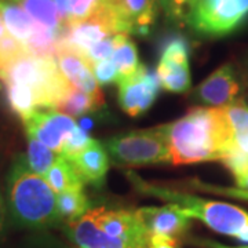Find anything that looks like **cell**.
<instances>
[{
    "label": "cell",
    "mask_w": 248,
    "mask_h": 248,
    "mask_svg": "<svg viewBox=\"0 0 248 248\" xmlns=\"http://www.w3.org/2000/svg\"><path fill=\"white\" fill-rule=\"evenodd\" d=\"M105 148L117 164L128 167L171 163L164 125L138 130L109 138Z\"/></svg>",
    "instance_id": "cell-5"
},
{
    "label": "cell",
    "mask_w": 248,
    "mask_h": 248,
    "mask_svg": "<svg viewBox=\"0 0 248 248\" xmlns=\"http://www.w3.org/2000/svg\"><path fill=\"white\" fill-rule=\"evenodd\" d=\"M149 234L167 236L179 240L189 229L190 218L175 204L163 207H141L135 210Z\"/></svg>",
    "instance_id": "cell-11"
},
{
    "label": "cell",
    "mask_w": 248,
    "mask_h": 248,
    "mask_svg": "<svg viewBox=\"0 0 248 248\" xmlns=\"http://www.w3.org/2000/svg\"><path fill=\"white\" fill-rule=\"evenodd\" d=\"M157 3H159L160 7L164 10V13H166V16H167V13H169V10H170V3H171V0H157Z\"/></svg>",
    "instance_id": "cell-35"
},
{
    "label": "cell",
    "mask_w": 248,
    "mask_h": 248,
    "mask_svg": "<svg viewBox=\"0 0 248 248\" xmlns=\"http://www.w3.org/2000/svg\"><path fill=\"white\" fill-rule=\"evenodd\" d=\"M57 63L62 75L69 80L72 86L89 94L101 107L104 105V94L93 75L91 65L83 54L75 51L69 47L60 46L57 54Z\"/></svg>",
    "instance_id": "cell-12"
},
{
    "label": "cell",
    "mask_w": 248,
    "mask_h": 248,
    "mask_svg": "<svg viewBox=\"0 0 248 248\" xmlns=\"http://www.w3.org/2000/svg\"><path fill=\"white\" fill-rule=\"evenodd\" d=\"M28 138H33L61 155L69 134L78 127L73 117L54 108H39L24 120Z\"/></svg>",
    "instance_id": "cell-8"
},
{
    "label": "cell",
    "mask_w": 248,
    "mask_h": 248,
    "mask_svg": "<svg viewBox=\"0 0 248 248\" xmlns=\"http://www.w3.org/2000/svg\"><path fill=\"white\" fill-rule=\"evenodd\" d=\"M222 164L232 172L236 182V187L248 192V156H231L225 159V161H222Z\"/></svg>",
    "instance_id": "cell-25"
},
{
    "label": "cell",
    "mask_w": 248,
    "mask_h": 248,
    "mask_svg": "<svg viewBox=\"0 0 248 248\" xmlns=\"http://www.w3.org/2000/svg\"><path fill=\"white\" fill-rule=\"evenodd\" d=\"M19 6L27 11L36 22L53 31H60L62 18L53 0H18Z\"/></svg>",
    "instance_id": "cell-19"
},
{
    "label": "cell",
    "mask_w": 248,
    "mask_h": 248,
    "mask_svg": "<svg viewBox=\"0 0 248 248\" xmlns=\"http://www.w3.org/2000/svg\"><path fill=\"white\" fill-rule=\"evenodd\" d=\"M193 0H171L167 17L172 21H185Z\"/></svg>",
    "instance_id": "cell-30"
},
{
    "label": "cell",
    "mask_w": 248,
    "mask_h": 248,
    "mask_svg": "<svg viewBox=\"0 0 248 248\" xmlns=\"http://www.w3.org/2000/svg\"><path fill=\"white\" fill-rule=\"evenodd\" d=\"M115 40L116 45L112 61L115 62L116 68L120 75V80H122L124 78L131 76L133 73L138 71L141 63H140L137 45L130 39V36L127 33H117L115 35Z\"/></svg>",
    "instance_id": "cell-18"
},
{
    "label": "cell",
    "mask_w": 248,
    "mask_h": 248,
    "mask_svg": "<svg viewBox=\"0 0 248 248\" xmlns=\"http://www.w3.org/2000/svg\"><path fill=\"white\" fill-rule=\"evenodd\" d=\"M68 236L78 248H148L151 234L128 210L98 207L68 222Z\"/></svg>",
    "instance_id": "cell-2"
},
{
    "label": "cell",
    "mask_w": 248,
    "mask_h": 248,
    "mask_svg": "<svg viewBox=\"0 0 248 248\" xmlns=\"http://www.w3.org/2000/svg\"><path fill=\"white\" fill-rule=\"evenodd\" d=\"M248 19V0H193L185 22L204 36L233 33Z\"/></svg>",
    "instance_id": "cell-6"
},
{
    "label": "cell",
    "mask_w": 248,
    "mask_h": 248,
    "mask_svg": "<svg viewBox=\"0 0 248 248\" xmlns=\"http://www.w3.org/2000/svg\"><path fill=\"white\" fill-rule=\"evenodd\" d=\"M4 223H6V202L0 192V234L4 229Z\"/></svg>",
    "instance_id": "cell-33"
},
{
    "label": "cell",
    "mask_w": 248,
    "mask_h": 248,
    "mask_svg": "<svg viewBox=\"0 0 248 248\" xmlns=\"http://www.w3.org/2000/svg\"><path fill=\"white\" fill-rule=\"evenodd\" d=\"M7 197L13 218L22 226L47 228L61 222L57 193L45 178L29 167L25 156H19L11 166Z\"/></svg>",
    "instance_id": "cell-3"
},
{
    "label": "cell",
    "mask_w": 248,
    "mask_h": 248,
    "mask_svg": "<svg viewBox=\"0 0 248 248\" xmlns=\"http://www.w3.org/2000/svg\"><path fill=\"white\" fill-rule=\"evenodd\" d=\"M69 160L79 171L84 184L94 187L102 186L109 170V153L101 142L91 140L84 149Z\"/></svg>",
    "instance_id": "cell-13"
},
{
    "label": "cell",
    "mask_w": 248,
    "mask_h": 248,
    "mask_svg": "<svg viewBox=\"0 0 248 248\" xmlns=\"http://www.w3.org/2000/svg\"><path fill=\"white\" fill-rule=\"evenodd\" d=\"M25 55H28V51L24 43L9 33L0 39V79L4 80L10 66Z\"/></svg>",
    "instance_id": "cell-24"
},
{
    "label": "cell",
    "mask_w": 248,
    "mask_h": 248,
    "mask_svg": "<svg viewBox=\"0 0 248 248\" xmlns=\"http://www.w3.org/2000/svg\"><path fill=\"white\" fill-rule=\"evenodd\" d=\"M13 1H18V0H13Z\"/></svg>",
    "instance_id": "cell-38"
},
{
    "label": "cell",
    "mask_w": 248,
    "mask_h": 248,
    "mask_svg": "<svg viewBox=\"0 0 248 248\" xmlns=\"http://www.w3.org/2000/svg\"><path fill=\"white\" fill-rule=\"evenodd\" d=\"M148 248H181V246H179V240L167 237V236L152 234Z\"/></svg>",
    "instance_id": "cell-31"
},
{
    "label": "cell",
    "mask_w": 248,
    "mask_h": 248,
    "mask_svg": "<svg viewBox=\"0 0 248 248\" xmlns=\"http://www.w3.org/2000/svg\"><path fill=\"white\" fill-rule=\"evenodd\" d=\"M247 78H248V60H247Z\"/></svg>",
    "instance_id": "cell-37"
},
{
    "label": "cell",
    "mask_w": 248,
    "mask_h": 248,
    "mask_svg": "<svg viewBox=\"0 0 248 248\" xmlns=\"http://www.w3.org/2000/svg\"><path fill=\"white\" fill-rule=\"evenodd\" d=\"M202 244L207 248H248V244L247 246H240V247H229V246H223V244H219L217 241H208V240H204Z\"/></svg>",
    "instance_id": "cell-34"
},
{
    "label": "cell",
    "mask_w": 248,
    "mask_h": 248,
    "mask_svg": "<svg viewBox=\"0 0 248 248\" xmlns=\"http://www.w3.org/2000/svg\"><path fill=\"white\" fill-rule=\"evenodd\" d=\"M127 175L142 193L155 196L170 204H175L190 219H199L214 232L248 244V213L246 210L233 204L205 200L197 196L172 190L170 187L148 184L131 172Z\"/></svg>",
    "instance_id": "cell-4"
},
{
    "label": "cell",
    "mask_w": 248,
    "mask_h": 248,
    "mask_svg": "<svg viewBox=\"0 0 248 248\" xmlns=\"http://www.w3.org/2000/svg\"><path fill=\"white\" fill-rule=\"evenodd\" d=\"M89 199L83 190H69L57 195V208L61 221L71 222L89 211Z\"/></svg>",
    "instance_id": "cell-20"
},
{
    "label": "cell",
    "mask_w": 248,
    "mask_h": 248,
    "mask_svg": "<svg viewBox=\"0 0 248 248\" xmlns=\"http://www.w3.org/2000/svg\"><path fill=\"white\" fill-rule=\"evenodd\" d=\"M0 13L6 29L18 42L25 43L33 33L36 21L17 3L0 0Z\"/></svg>",
    "instance_id": "cell-16"
},
{
    "label": "cell",
    "mask_w": 248,
    "mask_h": 248,
    "mask_svg": "<svg viewBox=\"0 0 248 248\" xmlns=\"http://www.w3.org/2000/svg\"><path fill=\"white\" fill-rule=\"evenodd\" d=\"M57 157L58 155L50 148H47L33 138H28L27 161L29 167L33 170L36 174L45 177L46 172L53 166Z\"/></svg>",
    "instance_id": "cell-23"
},
{
    "label": "cell",
    "mask_w": 248,
    "mask_h": 248,
    "mask_svg": "<svg viewBox=\"0 0 248 248\" xmlns=\"http://www.w3.org/2000/svg\"><path fill=\"white\" fill-rule=\"evenodd\" d=\"M43 178L57 195L69 190L84 189V181L80 177L79 171L76 170L72 160L61 155H58L57 160L54 161V164L48 169Z\"/></svg>",
    "instance_id": "cell-15"
},
{
    "label": "cell",
    "mask_w": 248,
    "mask_h": 248,
    "mask_svg": "<svg viewBox=\"0 0 248 248\" xmlns=\"http://www.w3.org/2000/svg\"><path fill=\"white\" fill-rule=\"evenodd\" d=\"M104 3V0H69V14L68 22H79L90 16H93L99 6Z\"/></svg>",
    "instance_id": "cell-26"
},
{
    "label": "cell",
    "mask_w": 248,
    "mask_h": 248,
    "mask_svg": "<svg viewBox=\"0 0 248 248\" xmlns=\"http://www.w3.org/2000/svg\"><path fill=\"white\" fill-rule=\"evenodd\" d=\"M29 55L36 58H50L57 61L60 48V31H53L36 22L35 31L24 43Z\"/></svg>",
    "instance_id": "cell-17"
},
{
    "label": "cell",
    "mask_w": 248,
    "mask_h": 248,
    "mask_svg": "<svg viewBox=\"0 0 248 248\" xmlns=\"http://www.w3.org/2000/svg\"><path fill=\"white\" fill-rule=\"evenodd\" d=\"M99 108H101V105L97 101H94L89 94H86L84 91L76 89L73 86L69 91V94L62 99L55 109L60 110L61 113L71 116V117H79L84 113L97 110Z\"/></svg>",
    "instance_id": "cell-22"
},
{
    "label": "cell",
    "mask_w": 248,
    "mask_h": 248,
    "mask_svg": "<svg viewBox=\"0 0 248 248\" xmlns=\"http://www.w3.org/2000/svg\"><path fill=\"white\" fill-rule=\"evenodd\" d=\"M174 166L221 161L231 152V128L223 107L193 108L164 125Z\"/></svg>",
    "instance_id": "cell-1"
},
{
    "label": "cell",
    "mask_w": 248,
    "mask_h": 248,
    "mask_svg": "<svg viewBox=\"0 0 248 248\" xmlns=\"http://www.w3.org/2000/svg\"><path fill=\"white\" fill-rule=\"evenodd\" d=\"M115 36L108 37L105 40L99 42L97 45H94L93 47H90L89 50L84 53V58L89 61L90 65H93L94 62L104 61V60H109L112 58L113 51H115Z\"/></svg>",
    "instance_id": "cell-28"
},
{
    "label": "cell",
    "mask_w": 248,
    "mask_h": 248,
    "mask_svg": "<svg viewBox=\"0 0 248 248\" xmlns=\"http://www.w3.org/2000/svg\"><path fill=\"white\" fill-rule=\"evenodd\" d=\"M156 75L160 86L170 93H185L192 87L189 66V45L181 35H171L164 39Z\"/></svg>",
    "instance_id": "cell-7"
},
{
    "label": "cell",
    "mask_w": 248,
    "mask_h": 248,
    "mask_svg": "<svg viewBox=\"0 0 248 248\" xmlns=\"http://www.w3.org/2000/svg\"><path fill=\"white\" fill-rule=\"evenodd\" d=\"M240 83L234 66L225 63L199 84L195 98L207 107H225L237 101Z\"/></svg>",
    "instance_id": "cell-10"
},
{
    "label": "cell",
    "mask_w": 248,
    "mask_h": 248,
    "mask_svg": "<svg viewBox=\"0 0 248 248\" xmlns=\"http://www.w3.org/2000/svg\"><path fill=\"white\" fill-rule=\"evenodd\" d=\"M91 71H93V75H94V78H95L99 86H107V84H110V83H117L120 80L119 71L116 68L115 62L112 61V58L94 62L91 65Z\"/></svg>",
    "instance_id": "cell-27"
},
{
    "label": "cell",
    "mask_w": 248,
    "mask_h": 248,
    "mask_svg": "<svg viewBox=\"0 0 248 248\" xmlns=\"http://www.w3.org/2000/svg\"><path fill=\"white\" fill-rule=\"evenodd\" d=\"M190 187L193 189H199V190H204V192H210L214 195H223L229 196V197H234V199H240V200H246L248 202V192L239 189V187H223V186H214L204 184L200 181H193L190 184Z\"/></svg>",
    "instance_id": "cell-29"
},
{
    "label": "cell",
    "mask_w": 248,
    "mask_h": 248,
    "mask_svg": "<svg viewBox=\"0 0 248 248\" xmlns=\"http://www.w3.org/2000/svg\"><path fill=\"white\" fill-rule=\"evenodd\" d=\"M6 35H7V29H6L4 21H3V17H1V13H0V39H3Z\"/></svg>",
    "instance_id": "cell-36"
},
{
    "label": "cell",
    "mask_w": 248,
    "mask_h": 248,
    "mask_svg": "<svg viewBox=\"0 0 248 248\" xmlns=\"http://www.w3.org/2000/svg\"><path fill=\"white\" fill-rule=\"evenodd\" d=\"M119 104L127 115L137 117L146 113L159 95L160 81L157 75L145 65L128 78L119 80Z\"/></svg>",
    "instance_id": "cell-9"
},
{
    "label": "cell",
    "mask_w": 248,
    "mask_h": 248,
    "mask_svg": "<svg viewBox=\"0 0 248 248\" xmlns=\"http://www.w3.org/2000/svg\"><path fill=\"white\" fill-rule=\"evenodd\" d=\"M60 11V16L62 18V22L65 24L68 21V14H69V0H53Z\"/></svg>",
    "instance_id": "cell-32"
},
{
    "label": "cell",
    "mask_w": 248,
    "mask_h": 248,
    "mask_svg": "<svg viewBox=\"0 0 248 248\" xmlns=\"http://www.w3.org/2000/svg\"><path fill=\"white\" fill-rule=\"evenodd\" d=\"M7 94H9L10 107L22 120L28 119L36 109H39L35 93L25 84L7 83Z\"/></svg>",
    "instance_id": "cell-21"
},
{
    "label": "cell",
    "mask_w": 248,
    "mask_h": 248,
    "mask_svg": "<svg viewBox=\"0 0 248 248\" xmlns=\"http://www.w3.org/2000/svg\"><path fill=\"white\" fill-rule=\"evenodd\" d=\"M223 109L231 128V152L228 156H248V105L244 101L237 99L229 105H225Z\"/></svg>",
    "instance_id": "cell-14"
}]
</instances>
